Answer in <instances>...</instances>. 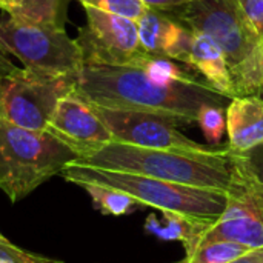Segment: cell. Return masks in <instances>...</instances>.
I'll return each instance as SVG.
<instances>
[{
	"instance_id": "6da1fadb",
	"label": "cell",
	"mask_w": 263,
	"mask_h": 263,
	"mask_svg": "<svg viewBox=\"0 0 263 263\" xmlns=\"http://www.w3.org/2000/svg\"><path fill=\"white\" fill-rule=\"evenodd\" d=\"M74 92L92 106L157 112L183 119L191 125L203 106H228L230 99L196 79L159 83L137 65L94 62L83 63L76 77Z\"/></svg>"
},
{
	"instance_id": "7a4b0ae2",
	"label": "cell",
	"mask_w": 263,
	"mask_h": 263,
	"mask_svg": "<svg viewBox=\"0 0 263 263\" xmlns=\"http://www.w3.org/2000/svg\"><path fill=\"white\" fill-rule=\"evenodd\" d=\"M76 163L220 191H227L233 179L228 148L188 151L109 142L80 157Z\"/></svg>"
},
{
	"instance_id": "3957f363",
	"label": "cell",
	"mask_w": 263,
	"mask_h": 263,
	"mask_svg": "<svg viewBox=\"0 0 263 263\" xmlns=\"http://www.w3.org/2000/svg\"><path fill=\"white\" fill-rule=\"evenodd\" d=\"M166 12L190 29L208 34L222 48L237 96L263 97V40L237 0H197Z\"/></svg>"
},
{
	"instance_id": "277c9868",
	"label": "cell",
	"mask_w": 263,
	"mask_h": 263,
	"mask_svg": "<svg viewBox=\"0 0 263 263\" xmlns=\"http://www.w3.org/2000/svg\"><path fill=\"white\" fill-rule=\"evenodd\" d=\"M77 159L76 151L48 131L0 120V190L11 203L29 196Z\"/></svg>"
},
{
	"instance_id": "5b68a950",
	"label": "cell",
	"mask_w": 263,
	"mask_h": 263,
	"mask_svg": "<svg viewBox=\"0 0 263 263\" xmlns=\"http://www.w3.org/2000/svg\"><path fill=\"white\" fill-rule=\"evenodd\" d=\"M60 176L74 185L89 182L116 188L133 196L142 206H151L159 211H173L208 220H216L228 203L227 191L197 188L146 177L142 174L86 166L76 162L68 165Z\"/></svg>"
},
{
	"instance_id": "8992f818",
	"label": "cell",
	"mask_w": 263,
	"mask_h": 263,
	"mask_svg": "<svg viewBox=\"0 0 263 263\" xmlns=\"http://www.w3.org/2000/svg\"><path fill=\"white\" fill-rule=\"evenodd\" d=\"M0 48L17 57L25 68L77 76L85 63L76 39H71L62 25L29 23L14 18L0 20Z\"/></svg>"
},
{
	"instance_id": "52a82bcc",
	"label": "cell",
	"mask_w": 263,
	"mask_h": 263,
	"mask_svg": "<svg viewBox=\"0 0 263 263\" xmlns=\"http://www.w3.org/2000/svg\"><path fill=\"white\" fill-rule=\"evenodd\" d=\"M76 77L17 68L0 80L5 119L26 129L45 131L60 99L74 91Z\"/></svg>"
},
{
	"instance_id": "ba28073f",
	"label": "cell",
	"mask_w": 263,
	"mask_h": 263,
	"mask_svg": "<svg viewBox=\"0 0 263 263\" xmlns=\"http://www.w3.org/2000/svg\"><path fill=\"white\" fill-rule=\"evenodd\" d=\"M92 106V105H91ZM112 136V142L163 149H206V146L186 137L179 128L190 122L146 111H126L92 106Z\"/></svg>"
},
{
	"instance_id": "9c48e42d",
	"label": "cell",
	"mask_w": 263,
	"mask_h": 263,
	"mask_svg": "<svg viewBox=\"0 0 263 263\" xmlns=\"http://www.w3.org/2000/svg\"><path fill=\"white\" fill-rule=\"evenodd\" d=\"M86 26L79 29L76 39L85 62L108 65H137L145 52L140 48L137 22L85 8Z\"/></svg>"
},
{
	"instance_id": "30bf717a",
	"label": "cell",
	"mask_w": 263,
	"mask_h": 263,
	"mask_svg": "<svg viewBox=\"0 0 263 263\" xmlns=\"http://www.w3.org/2000/svg\"><path fill=\"white\" fill-rule=\"evenodd\" d=\"M45 131L76 151L79 159L112 142L96 109L74 91L60 99Z\"/></svg>"
},
{
	"instance_id": "8fae6325",
	"label": "cell",
	"mask_w": 263,
	"mask_h": 263,
	"mask_svg": "<svg viewBox=\"0 0 263 263\" xmlns=\"http://www.w3.org/2000/svg\"><path fill=\"white\" fill-rule=\"evenodd\" d=\"M140 48L148 55H162L188 65L193 29L166 11L149 8L139 20Z\"/></svg>"
},
{
	"instance_id": "7c38bea8",
	"label": "cell",
	"mask_w": 263,
	"mask_h": 263,
	"mask_svg": "<svg viewBox=\"0 0 263 263\" xmlns=\"http://www.w3.org/2000/svg\"><path fill=\"white\" fill-rule=\"evenodd\" d=\"M208 242H234L251 250L262 248L263 220L243 202L228 196L227 208L203 231L199 245Z\"/></svg>"
},
{
	"instance_id": "4fadbf2b",
	"label": "cell",
	"mask_w": 263,
	"mask_h": 263,
	"mask_svg": "<svg viewBox=\"0 0 263 263\" xmlns=\"http://www.w3.org/2000/svg\"><path fill=\"white\" fill-rule=\"evenodd\" d=\"M228 149L245 153L263 142V97L237 96L227 106Z\"/></svg>"
},
{
	"instance_id": "5bb4252c",
	"label": "cell",
	"mask_w": 263,
	"mask_h": 263,
	"mask_svg": "<svg viewBox=\"0 0 263 263\" xmlns=\"http://www.w3.org/2000/svg\"><path fill=\"white\" fill-rule=\"evenodd\" d=\"M188 65L199 71L216 91L233 99L237 97L233 74L222 48L205 32L193 31Z\"/></svg>"
},
{
	"instance_id": "9a60e30c",
	"label": "cell",
	"mask_w": 263,
	"mask_h": 263,
	"mask_svg": "<svg viewBox=\"0 0 263 263\" xmlns=\"http://www.w3.org/2000/svg\"><path fill=\"white\" fill-rule=\"evenodd\" d=\"M213 220L185 216L173 211H160V217L149 216L145 223V230L160 240L180 242L190 256L199 245L203 231Z\"/></svg>"
},
{
	"instance_id": "2e32d148",
	"label": "cell",
	"mask_w": 263,
	"mask_h": 263,
	"mask_svg": "<svg viewBox=\"0 0 263 263\" xmlns=\"http://www.w3.org/2000/svg\"><path fill=\"white\" fill-rule=\"evenodd\" d=\"M79 186L86 191L94 206L102 214L120 217V216L131 214L139 208H143L133 196L119 191L116 188L99 185V183H89V182H82L79 183Z\"/></svg>"
},
{
	"instance_id": "e0dca14e",
	"label": "cell",
	"mask_w": 263,
	"mask_h": 263,
	"mask_svg": "<svg viewBox=\"0 0 263 263\" xmlns=\"http://www.w3.org/2000/svg\"><path fill=\"white\" fill-rule=\"evenodd\" d=\"M0 9L18 22L60 25V0H0Z\"/></svg>"
},
{
	"instance_id": "ac0fdd59",
	"label": "cell",
	"mask_w": 263,
	"mask_h": 263,
	"mask_svg": "<svg viewBox=\"0 0 263 263\" xmlns=\"http://www.w3.org/2000/svg\"><path fill=\"white\" fill-rule=\"evenodd\" d=\"M233 179L227 194L239 199L247 206H250L263 220V183L248 176L242 170L236 168L233 163Z\"/></svg>"
},
{
	"instance_id": "d6986e66",
	"label": "cell",
	"mask_w": 263,
	"mask_h": 263,
	"mask_svg": "<svg viewBox=\"0 0 263 263\" xmlns=\"http://www.w3.org/2000/svg\"><path fill=\"white\" fill-rule=\"evenodd\" d=\"M250 250L234 242H208L199 245L190 256H185V263H231Z\"/></svg>"
},
{
	"instance_id": "ffe728a7",
	"label": "cell",
	"mask_w": 263,
	"mask_h": 263,
	"mask_svg": "<svg viewBox=\"0 0 263 263\" xmlns=\"http://www.w3.org/2000/svg\"><path fill=\"white\" fill-rule=\"evenodd\" d=\"M137 66H140L153 80H156L159 83H173V82H182V80L194 79L185 69H182L176 63V60L168 59V57H162V55L145 54L142 57V60L137 63Z\"/></svg>"
},
{
	"instance_id": "44dd1931",
	"label": "cell",
	"mask_w": 263,
	"mask_h": 263,
	"mask_svg": "<svg viewBox=\"0 0 263 263\" xmlns=\"http://www.w3.org/2000/svg\"><path fill=\"white\" fill-rule=\"evenodd\" d=\"M203 136L210 143H219L227 131V111L225 106L206 105L203 106L196 119Z\"/></svg>"
},
{
	"instance_id": "7402d4cb",
	"label": "cell",
	"mask_w": 263,
	"mask_h": 263,
	"mask_svg": "<svg viewBox=\"0 0 263 263\" xmlns=\"http://www.w3.org/2000/svg\"><path fill=\"white\" fill-rule=\"evenodd\" d=\"M77 2H80L85 8H94L136 22L149 9V6L145 5L142 0H77Z\"/></svg>"
},
{
	"instance_id": "603a6c76",
	"label": "cell",
	"mask_w": 263,
	"mask_h": 263,
	"mask_svg": "<svg viewBox=\"0 0 263 263\" xmlns=\"http://www.w3.org/2000/svg\"><path fill=\"white\" fill-rule=\"evenodd\" d=\"M230 156H231V163L236 168L242 170L248 176L263 183V142L245 153L230 151Z\"/></svg>"
},
{
	"instance_id": "cb8c5ba5",
	"label": "cell",
	"mask_w": 263,
	"mask_h": 263,
	"mask_svg": "<svg viewBox=\"0 0 263 263\" xmlns=\"http://www.w3.org/2000/svg\"><path fill=\"white\" fill-rule=\"evenodd\" d=\"M0 263H63L25 251L0 236Z\"/></svg>"
},
{
	"instance_id": "d4e9b609",
	"label": "cell",
	"mask_w": 263,
	"mask_h": 263,
	"mask_svg": "<svg viewBox=\"0 0 263 263\" xmlns=\"http://www.w3.org/2000/svg\"><path fill=\"white\" fill-rule=\"evenodd\" d=\"M237 5L247 22L263 40V0H237Z\"/></svg>"
},
{
	"instance_id": "484cf974",
	"label": "cell",
	"mask_w": 263,
	"mask_h": 263,
	"mask_svg": "<svg viewBox=\"0 0 263 263\" xmlns=\"http://www.w3.org/2000/svg\"><path fill=\"white\" fill-rule=\"evenodd\" d=\"M142 2L145 5H148L149 8H154V9L173 11V9H177L180 6L190 5V3L197 2V0H142Z\"/></svg>"
},
{
	"instance_id": "4316f807",
	"label": "cell",
	"mask_w": 263,
	"mask_h": 263,
	"mask_svg": "<svg viewBox=\"0 0 263 263\" xmlns=\"http://www.w3.org/2000/svg\"><path fill=\"white\" fill-rule=\"evenodd\" d=\"M231 263H263V247L262 248H253L243 256L237 257Z\"/></svg>"
},
{
	"instance_id": "83f0119b",
	"label": "cell",
	"mask_w": 263,
	"mask_h": 263,
	"mask_svg": "<svg viewBox=\"0 0 263 263\" xmlns=\"http://www.w3.org/2000/svg\"><path fill=\"white\" fill-rule=\"evenodd\" d=\"M15 69H17V66L9 60L8 54L0 48V80H2L3 77H6L8 74L14 72Z\"/></svg>"
},
{
	"instance_id": "f1b7e54d",
	"label": "cell",
	"mask_w": 263,
	"mask_h": 263,
	"mask_svg": "<svg viewBox=\"0 0 263 263\" xmlns=\"http://www.w3.org/2000/svg\"><path fill=\"white\" fill-rule=\"evenodd\" d=\"M3 119H5V108H3V103L0 100V120H3Z\"/></svg>"
},
{
	"instance_id": "f546056e",
	"label": "cell",
	"mask_w": 263,
	"mask_h": 263,
	"mask_svg": "<svg viewBox=\"0 0 263 263\" xmlns=\"http://www.w3.org/2000/svg\"><path fill=\"white\" fill-rule=\"evenodd\" d=\"M173 263H185V259H182V260H179V262H173Z\"/></svg>"
},
{
	"instance_id": "4dcf8cb0",
	"label": "cell",
	"mask_w": 263,
	"mask_h": 263,
	"mask_svg": "<svg viewBox=\"0 0 263 263\" xmlns=\"http://www.w3.org/2000/svg\"><path fill=\"white\" fill-rule=\"evenodd\" d=\"M0 236H2V234H0Z\"/></svg>"
}]
</instances>
